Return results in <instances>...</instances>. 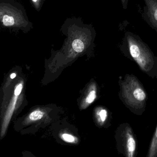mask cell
I'll return each mask as SVG.
<instances>
[{
	"label": "cell",
	"instance_id": "9",
	"mask_svg": "<svg viewBox=\"0 0 157 157\" xmlns=\"http://www.w3.org/2000/svg\"><path fill=\"white\" fill-rule=\"evenodd\" d=\"M98 115H99V118H100L101 122L104 124L107 120L108 117V113L106 109H101L98 113Z\"/></svg>",
	"mask_w": 157,
	"mask_h": 157
},
{
	"label": "cell",
	"instance_id": "11",
	"mask_svg": "<svg viewBox=\"0 0 157 157\" xmlns=\"http://www.w3.org/2000/svg\"><path fill=\"white\" fill-rule=\"evenodd\" d=\"M62 137H63L64 140H65L66 141H68V142H73L75 140L74 137L72 136L71 135H69V134H63Z\"/></svg>",
	"mask_w": 157,
	"mask_h": 157
},
{
	"label": "cell",
	"instance_id": "13",
	"mask_svg": "<svg viewBox=\"0 0 157 157\" xmlns=\"http://www.w3.org/2000/svg\"><path fill=\"white\" fill-rule=\"evenodd\" d=\"M121 1L123 9L125 10H127L128 8V0H121Z\"/></svg>",
	"mask_w": 157,
	"mask_h": 157
},
{
	"label": "cell",
	"instance_id": "12",
	"mask_svg": "<svg viewBox=\"0 0 157 157\" xmlns=\"http://www.w3.org/2000/svg\"><path fill=\"white\" fill-rule=\"evenodd\" d=\"M22 84H20L17 87L14 91V94L15 96H18L20 95L21 93V92L22 90Z\"/></svg>",
	"mask_w": 157,
	"mask_h": 157
},
{
	"label": "cell",
	"instance_id": "1",
	"mask_svg": "<svg viewBox=\"0 0 157 157\" xmlns=\"http://www.w3.org/2000/svg\"><path fill=\"white\" fill-rule=\"evenodd\" d=\"M122 54L136 63L148 76H157V57L139 36L130 32L125 33L120 46Z\"/></svg>",
	"mask_w": 157,
	"mask_h": 157
},
{
	"label": "cell",
	"instance_id": "7",
	"mask_svg": "<svg viewBox=\"0 0 157 157\" xmlns=\"http://www.w3.org/2000/svg\"><path fill=\"white\" fill-rule=\"evenodd\" d=\"M2 21L3 24L6 26H12L14 24V18L8 15H4L2 18Z\"/></svg>",
	"mask_w": 157,
	"mask_h": 157
},
{
	"label": "cell",
	"instance_id": "14",
	"mask_svg": "<svg viewBox=\"0 0 157 157\" xmlns=\"http://www.w3.org/2000/svg\"><path fill=\"white\" fill-rule=\"evenodd\" d=\"M15 77H16V74L15 73H12L10 76L11 78L12 79L14 78H15Z\"/></svg>",
	"mask_w": 157,
	"mask_h": 157
},
{
	"label": "cell",
	"instance_id": "6",
	"mask_svg": "<svg viewBox=\"0 0 157 157\" xmlns=\"http://www.w3.org/2000/svg\"><path fill=\"white\" fill-rule=\"evenodd\" d=\"M72 47L76 52L81 53L84 50V44L82 40H79V39H76L72 42Z\"/></svg>",
	"mask_w": 157,
	"mask_h": 157
},
{
	"label": "cell",
	"instance_id": "16",
	"mask_svg": "<svg viewBox=\"0 0 157 157\" xmlns=\"http://www.w3.org/2000/svg\"><path fill=\"white\" fill-rule=\"evenodd\" d=\"M156 78H157V77H156Z\"/></svg>",
	"mask_w": 157,
	"mask_h": 157
},
{
	"label": "cell",
	"instance_id": "8",
	"mask_svg": "<svg viewBox=\"0 0 157 157\" xmlns=\"http://www.w3.org/2000/svg\"><path fill=\"white\" fill-rule=\"evenodd\" d=\"M44 116V113L40 111H35L31 113L30 114V119L33 121H36L41 119Z\"/></svg>",
	"mask_w": 157,
	"mask_h": 157
},
{
	"label": "cell",
	"instance_id": "10",
	"mask_svg": "<svg viewBox=\"0 0 157 157\" xmlns=\"http://www.w3.org/2000/svg\"><path fill=\"white\" fill-rule=\"evenodd\" d=\"M96 97V91L94 90L91 91L89 94L86 99V102L88 103H91L95 100Z\"/></svg>",
	"mask_w": 157,
	"mask_h": 157
},
{
	"label": "cell",
	"instance_id": "2",
	"mask_svg": "<svg viewBox=\"0 0 157 157\" xmlns=\"http://www.w3.org/2000/svg\"><path fill=\"white\" fill-rule=\"evenodd\" d=\"M119 99L132 113L141 115L145 112L147 94L143 84L136 76L127 74L118 80Z\"/></svg>",
	"mask_w": 157,
	"mask_h": 157
},
{
	"label": "cell",
	"instance_id": "4",
	"mask_svg": "<svg viewBox=\"0 0 157 157\" xmlns=\"http://www.w3.org/2000/svg\"><path fill=\"white\" fill-rule=\"evenodd\" d=\"M145 6L141 14L144 21L157 33V0H143Z\"/></svg>",
	"mask_w": 157,
	"mask_h": 157
},
{
	"label": "cell",
	"instance_id": "15",
	"mask_svg": "<svg viewBox=\"0 0 157 157\" xmlns=\"http://www.w3.org/2000/svg\"><path fill=\"white\" fill-rule=\"evenodd\" d=\"M33 2H37V0H32Z\"/></svg>",
	"mask_w": 157,
	"mask_h": 157
},
{
	"label": "cell",
	"instance_id": "5",
	"mask_svg": "<svg viewBox=\"0 0 157 157\" xmlns=\"http://www.w3.org/2000/svg\"><path fill=\"white\" fill-rule=\"evenodd\" d=\"M147 157H157V125L149 147Z\"/></svg>",
	"mask_w": 157,
	"mask_h": 157
},
{
	"label": "cell",
	"instance_id": "3",
	"mask_svg": "<svg viewBox=\"0 0 157 157\" xmlns=\"http://www.w3.org/2000/svg\"><path fill=\"white\" fill-rule=\"evenodd\" d=\"M115 138L118 153L126 157H136L137 141L132 127L128 123H123L117 127Z\"/></svg>",
	"mask_w": 157,
	"mask_h": 157
}]
</instances>
